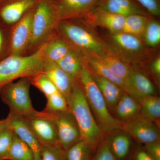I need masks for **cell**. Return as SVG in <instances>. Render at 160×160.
I'll list each match as a JSON object with an SVG mask.
<instances>
[{"label":"cell","mask_w":160,"mask_h":160,"mask_svg":"<svg viewBox=\"0 0 160 160\" xmlns=\"http://www.w3.org/2000/svg\"><path fill=\"white\" fill-rule=\"evenodd\" d=\"M40 0H2L0 2V23L6 26L16 24Z\"/></svg>","instance_id":"13"},{"label":"cell","mask_w":160,"mask_h":160,"mask_svg":"<svg viewBox=\"0 0 160 160\" xmlns=\"http://www.w3.org/2000/svg\"><path fill=\"white\" fill-rule=\"evenodd\" d=\"M129 160H153L144 150L143 146L137 144Z\"/></svg>","instance_id":"40"},{"label":"cell","mask_w":160,"mask_h":160,"mask_svg":"<svg viewBox=\"0 0 160 160\" xmlns=\"http://www.w3.org/2000/svg\"><path fill=\"white\" fill-rule=\"evenodd\" d=\"M53 114L57 127L59 145L66 151L81 140L79 128L70 111Z\"/></svg>","instance_id":"10"},{"label":"cell","mask_w":160,"mask_h":160,"mask_svg":"<svg viewBox=\"0 0 160 160\" xmlns=\"http://www.w3.org/2000/svg\"><path fill=\"white\" fill-rule=\"evenodd\" d=\"M125 18L96 7L80 20L93 29L97 27H102L107 29L110 33H116L122 32Z\"/></svg>","instance_id":"14"},{"label":"cell","mask_w":160,"mask_h":160,"mask_svg":"<svg viewBox=\"0 0 160 160\" xmlns=\"http://www.w3.org/2000/svg\"><path fill=\"white\" fill-rule=\"evenodd\" d=\"M10 118L8 116L6 118L0 120V133L10 126Z\"/></svg>","instance_id":"41"},{"label":"cell","mask_w":160,"mask_h":160,"mask_svg":"<svg viewBox=\"0 0 160 160\" xmlns=\"http://www.w3.org/2000/svg\"><path fill=\"white\" fill-rule=\"evenodd\" d=\"M100 0H52L59 21L80 20L94 9Z\"/></svg>","instance_id":"11"},{"label":"cell","mask_w":160,"mask_h":160,"mask_svg":"<svg viewBox=\"0 0 160 160\" xmlns=\"http://www.w3.org/2000/svg\"><path fill=\"white\" fill-rule=\"evenodd\" d=\"M57 13L52 0H40L35 8L29 47H40L58 23Z\"/></svg>","instance_id":"7"},{"label":"cell","mask_w":160,"mask_h":160,"mask_svg":"<svg viewBox=\"0 0 160 160\" xmlns=\"http://www.w3.org/2000/svg\"><path fill=\"white\" fill-rule=\"evenodd\" d=\"M45 43L29 56L9 54L0 61V89L14 80L30 78L42 72L46 61Z\"/></svg>","instance_id":"5"},{"label":"cell","mask_w":160,"mask_h":160,"mask_svg":"<svg viewBox=\"0 0 160 160\" xmlns=\"http://www.w3.org/2000/svg\"><path fill=\"white\" fill-rule=\"evenodd\" d=\"M84 56L85 66L91 73L109 80L140 102L139 99L132 89L129 82L108 69L97 56L93 55H87Z\"/></svg>","instance_id":"16"},{"label":"cell","mask_w":160,"mask_h":160,"mask_svg":"<svg viewBox=\"0 0 160 160\" xmlns=\"http://www.w3.org/2000/svg\"><path fill=\"white\" fill-rule=\"evenodd\" d=\"M128 82L140 101L146 97L157 95L155 86L148 76L146 67L130 66Z\"/></svg>","instance_id":"17"},{"label":"cell","mask_w":160,"mask_h":160,"mask_svg":"<svg viewBox=\"0 0 160 160\" xmlns=\"http://www.w3.org/2000/svg\"><path fill=\"white\" fill-rule=\"evenodd\" d=\"M139 102L141 116L160 126V98L157 95L146 97L142 98Z\"/></svg>","instance_id":"26"},{"label":"cell","mask_w":160,"mask_h":160,"mask_svg":"<svg viewBox=\"0 0 160 160\" xmlns=\"http://www.w3.org/2000/svg\"><path fill=\"white\" fill-rule=\"evenodd\" d=\"M144 150L153 160H160V141L143 145Z\"/></svg>","instance_id":"38"},{"label":"cell","mask_w":160,"mask_h":160,"mask_svg":"<svg viewBox=\"0 0 160 160\" xmlns=\"http://www.w3.org/2000/svg\"><path fill=\"white\" fill-rule=\"evenodd\" d=\"M97 57L113 73L128 82L130 66L112 53H106Z\"/></svg>","instance_id":"27"},{"label":"cell","mask_w":160,"mask_h":160,"mask_svg":"<svg viewBox=\"0 0 160 160\" xmlns=\"http://www.w3.org/2000/svg\"><path fill=\"white\" fill-rule=\"evenodd\" d=\"M29 78L32 85L44 93L46 97L59 91L51 80L42 72Z\"/></svg>","instance_id":"32"},{"label":"cell","mask_w":160,"mask_h":160,"mask_svg":"<svg viewBox=\"0 0 160 160\" xmlns=\"http://www.w3.org/2000/svg\"><path fill=\"white\" fill-rule=\"evenodd\" d=\"M67 101L69 111L79 128L81 140L89 143L95 151L104 140L105 135L95 119L78 80L75 83Z\"/></svg>","instance_id":"3"},{"label":"cell","mask_w":160,"mask_h":160,"mask_svg":"<svg viewBox=\"0 0 160 160\" xmlns=\"http://www.w3.org/2000/svg\"><path fill=\"white\" fill-rule=\"evenodd\" d=\"M149 64V71L154 78L155 80L157 82L158 84L160 78V56L158 55Z\"/></svg>","instance_id":"39"},{"label":"cell","mask_w":160,"mask_h":160,"mask_svg":"<svg viewBox=\"0 0 160 160\" xmlns=\"http://www.w3.org/2000/svg\"><path fill=\"white\" fill-rule=\"evenodd\" d=\"M113 54L131 66L146 67L156 57L155 49L146 46L142 40L125 32L102 35Z\"/></svg>","instance_id":"2"},{"label":"cell","mask_w":160,"mask_h":160,"mask_svg":"<svg viewBox=\"0 0 160 160\" xmlns=\"http://www.w3.org/2000/svg\"><path fill=\"white\" fill-rule=\"evenodd\" d=\"M46 98L47 103L43 111L54 113L69 111L67 100L60 92H55Z\"/></svg>","instance_id":"31"},{"label":"cell","mask_w":160,"mask_h":160,"mask_svg":"<svg viewBox=\"0 0 160 160\" xmlns=\"http://www.w3.org/2000/svg\"><path fill=\"white\" fill-rule=\"evenodd\" d=\"M152 16L133 14L126 17L122 32L132 35L142 40L146 26Z\"/></svg>","instance_id":"25"},{"label":"cell","mask_w":160,"mask_h":160,"mask_svg":"<svg viewBox=\"0 0 160 160\" xmlns=\"http://www.w3.org/2000/svg\"><path fill=\"white\" fill-rule=\"evenodd\" d=\"M149 14L155 17L160 16V0H136Z\"/></svg>","instance_id":"37"},{"label":"cell","mask_w":160,"mask_h":160,"mask_svg":"<svg viewBox=\"0 0 160 160\" xmlns=\"http://www.w3.org/2000/svg\"><path fill=\"white\" fill-rule=\"evenodd\" d=\"M104 140L117 160H129L137 144L131 135L122 129L105 135Z\"/></svg>","instance_id":"15"},{"label":"cell","mask_w":160,"mask_h":160,"mask_svg":"<svg viewBox=\"0 0 160 160\" xmlns=\"http://www.w3.org/2000/svg\"><path fill=\"white\" fill-rule=\"evenodd\" d=\"M152 16L143 35L142 40L146 46L155 49L160 43V24L158 20Z\"/></svg>","instance_id":"30"},{"label":"cell","mask_w":160,"mask_h":160,"mask_svg":"<svg viewBox=\"0 0 160 160\" xmlns=\"http://www.w3.org/2000/svg\"><path fill=\"white\" fill-rule=\"evenodd\" d=\"M23 119L41 145L59 146L53 113L39 111L34 116Z\"/></svg>","instance_id":"8"},{"label":"cell","mask_w":160,"mask_h":160,"mask_svg":"<svg viewBox=\"0 0 160 160\" xmlns=\"http://www.w3.org/2000/svg\"><path fill=\"white\" fill-rule=\"evenodd\" d=\"M2 1V0H0V2H1V1Z\"/></svg>","instance_id":"42"},{"label":"cell","mask_w":160,"mask_h":160,"mask_svg":"<svg viewBox=\"0 0 160 160\" xmlns=\"http://www.w3.org/2000/svg\"><path fill=\"white\" fill-rule=\"evenodd\" d=\"M14 134L10 126L0 133V160H7Z\"/></svg>","instance_id":"33"},{"label":"cell","mask_w":160,"mask_h":160,"mask_svg":"<svg viewBox=\"0 0 160 160\" xmlns=\"http://www.w3.org/2000/svg\"><path fill=\"white\" fill-rule=\"evenodd\" d=\"M112 114L121 122H127L141 115L139 102L124 92L115 107Z\"/></svg>","instance_id":"21"},{"label":"cell","mask_w":160,"mask_h":160,"mask_svg":"<svg viewBox=\"0 0 160 160\" xmlns=\"http://www.w3.org/2000/svg\"><path fill=\"white\" fill-rule=\"evenodd\" d=\"M122 127L139 145H144L160 141L159 126L144 118L141 115L122 123Z\"/></svg>","instance_id":"9"},{"label":"cell","mask_w":160,"mask_h":160,"mask_svg":"<svg viewBox=\"0 0 160 160\" xmlns=\"http://www.w3.org/2000/svg\"><path fill=\"white\" fill-rule=\"evenodd\" d=\"M10 126L17 136L29 146L34 155V160H42L41 144L26 125L23 118L9 113Z\"/></svg>","instance_id":"19"},{"label":"cell","mask_w":160,"mask_h":160,"mask_svg":"<svg viewBox=\"0 0 160 160\" xmlns=\"http://www.w3.org/2000/svg\"><path fill=\"white\" fill-rule=\"evenodd\" d=\"M7 27L0 23V61L9 55V34Z\"/></svg>","instance_id":"35"},{"label":"cell","mask_w":160,"mask_h":160,"mask_svg":"<svg viewBox=\"0 0 160 160\" xmlns=\"http://www.w3.org/2000/svg\"><path fill=\"white\" fill-rule=\"evenodd\" d=\"M42 72L51 80L67 100L78 80L71 77L54 62H46Z\"/></svg>","instance_id":"18"},{"label":"cell","mask_w":160,"mask_h":160,"mask_svg":"<svg viewBox=\"0 0 160 160\" xmlns=\"http://www.w3.org/2000/svg\"><path fill=\"white\" fill-rule=\"evenodd\" d=\"M73 48L62 36L45 43L44 55L46 62H57Z\"/></svg>","instance_id":"24"},{"label":"cell","mask_w":160,"mask_h":160,"mask_svg":"<svg viewBox=\"0 0 160 160\" xmlns=\"http://www.w3.org/2000/svg\"><path fill=\"white\" fill-rule=\"evenodd\" d=\"M35 8L28 12L16 23L15 26L10 31L9 54L21 55L29 48L31 38L32 23Z\"/></svg>","instance_id":"12"},{"label":"cell","mask_w":160,"mask_h":160,"mask_svg":"<svg viewBox=\"0 0 160 160\" xmlns=\"http://www.w3.org/2000/svg\"><path fill=\"white\" fill-rule=\"evenodd\" d=\"M78 81L95 119L105 136L114 130L122 129V123L113 117L109 111L102 94L86 66Z\"/></svg>","instance_id":"4"},{"label":"cell","mask_w":160,"mask_h":160,"mask_svg":"<svg viewBox=\"0 0 160 160\" xmlns=\"http://www.w3.org/2000/svg\"><path fill=\"white\" fill-rule=\"evenodd\" d=\"M94 152L89 143L81 140L66 151V160H90Z\"/></svg>","instance_id":"29"},{"label":"cell","mask_w":160,"mask_h":160,"mask_svg":"<svg viewBox=\"0 0 160 160\" xmlns=\"http://www.w3.org/2000/svg\"><path fill=\"white\" fill-rule=\"evenodd\" d=\"M91 73L112 114L115 107L125 92L114 83L105 78Z\"/></svg>","instance_id":"22"},{"label":"cell","mask_w":160,"mask_h":160,"mask_svg":"<svg viewBox=\"0 0 160 160\" xmlns=\"http://www.w3.org/2000/svg\"><path fill=\"white\" fill-rule=\"evenodd\" d=\"M7 160H34L31 149L15 133Z\"/></svg>","instance_id":"28"},{"label":"cell","mask_w":160,"mask_h":160,"mask_svg":"<svg viewBox=\"0 0 160 160\" xmlns=\"http://www.w3.org/2000/svg\"><path fill=\"white\" fill-rule=\"evenodd\" d=\"M56 63L71 77L78 80L85 66V57L73 48L65 57Z\"/></svg>","instance_id":"23"},{"label":"cell","mask_w":160,"mask_h":160,"mask_svg":"<svg viewBox=\"0 0 160 160\" xmlns=\"http://www.w3.org/2000/svg\"><path fill=\"white\" fill-rule=\"evenodd\" d=\"M31 85L29 78H22L16 82H12L0 89V97L9 107V113L23 118L38 113L32 104L29 94Z\"/></svg>","instance_id":"6"},{"label":"cell","mask_w":160,"mask_h":160,"mask_svg":"<svg viewBox=\"0 0 160 160\" xmlns=\"http://www.w3.org/2000/svg\"><path fill=\"white\" fill-rule=\"evenodd\" d=\"M90 160H117L107 143L103 140L94 152Z\"/></svg>","instance_id":"36"},{"label":"cell","mask_w":160,"mask_h":160,"mask_svg":"<svg viewBox=\"0 0 160 160\" xmlns=\"http://www.w3.org/2000/svg\"><path fill=\"white\" fill-rule=\"evenodd\" d=\"M96 7L124 17L133 14L150 15L136 0H100Z\"/></svg>","instance_id":"20"},{"label":"cell","mask_w":160,"mask_h":160,"mask_svg":"<svg viewBox=\"0 0 160 160\" xmlns=\"http://www.w3.org/2000/svg\"><path fill=\"white\" fill-rule=\"evenodd\" d=\"M81 22L82 24L72 20L60 21L58 26L61 36L84 55L99 57L106 53L113 54L101 35Z\"/></svg>","instance_id":"1"},{"label":"cell","mask_w":160,"mask_h":160,"mask_svg":"<svg viewBox=\"0 0 160 160\" xmlns=\"http://www.w3.org/2000/svg\"><path fill=\"white\" fill-rule=\"evenodd\" d=\"M41 146L42 160H66V151L61 146Z\"/></svg>","instance_id":"34"}]
</instances>
